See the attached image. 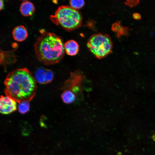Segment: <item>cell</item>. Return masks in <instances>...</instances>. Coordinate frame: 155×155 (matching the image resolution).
Segmentation results:
<instances>
[{
    "label": "cell",
    "instance_id": "ba28073f",
    "mask_svg": "<svg viewBox=\"0 0 155 155\" xmlns=\"http://www.w3.org/2000/svg\"><path fill=\"white\" fill-rule=\"evenodd\" d=\"M13 37L15 40L19 42L24 40L28 36V33L26 28L23 25L16 27L12 32Z\"/></svg>",
    "mask_w": 155,
    "mask_h": 155
},
{
    "label": "cell",
    "instance_id": "52a82bcc",
    "mask_svg": "<svg viewBox=\"0 0 155 155\" xmlns=\"http://www.w3.org/2000/svg\"><path fill=\"white\" fill-rule=\"evenodd\" d=\"M34 78L38 83L46 84L51 82L53 78V73L51 70L43 67L37 69L35 72Z\"/></svg>",
    "mask_w": 155,
    "mask_h": 155
},
{
    "label": "cell",
    "instance_id": "9c48e42d",
    "mask_svg": "<svg viewBox=\"0 0 155 155\" xmlns=\"http://www.w3.org/2000/svg\"><path fill=\"white\" fill-rule=\"evenodd\" d=\"M19 10L22 16H32L34 12L35 7L31 2L26 1L21 3Z\"/></svg>",
    "mask_w": 155,
    "mask_h": 155
},
{
    "label": "cell",
    "instance_id": "6da1fadb",
    "mask_svg": "<svg viewBox=\"0 0 155 155\" xmlns=\"http://www.w3.org/2000/svg\"><path fill=\"white\" fill-rule=\"evenodd\" d=\"M4 84L5 96L18 103L31 100L37 90L36 81L31 72L26 67L18 68L8 73Z\"/></svg>",
    "mask_w": 155,
    "mask_h": 155
},
{
    "label": "cell",
    "instance_id": "7c38bea8",
    "mask_svg": "<svg viewBox=\"0 0 155 155\" xmlns=\"http://www.w3.org/2000/svg\"><path fill=\"white\" fill-rule=\"evenodd\" d=\"M77 97L73 93L67 90H64L61 95L62 101L66 104L72 103L75 102Z\"/></svg>",
    "mask_w": 155,
    "mask_h": 155
},
{
    "label": "cell",
    "instance_id": "277c9868",
    "mask_svg": "<svg viewBox=\"0 0 155 155\" xmlns=\"http://www.w3.org/2000/svg\"><path fill=\"white\" fill-rule=\"evenodd\" d=\"M87 45L90 51L99 59L104 58L111 53L113 46L110 37L101 33L92 35L88 40Z\"/></svg>",
    "mask_w": 155,
    "mask_h": 155
},
{
    "label": "cell",
    "instance_id": "e0dca14e",
    "mask_svg": "<svg viewBox=\"0 0 155 155\" xmlns=\"http://www.w3.org/2000/svg\"><path fill=\"white\" fill-rule=\"evenodd\" d=\"M0 10H1L3 7V1H2L1 0H0Z\"/></svg>",
    "mask_w": 155,
    "mask_h": 155
},
{
    "label": "cell",
    "instance_id": "5bb4252c",
    "mask_svg": "<svg viewBox=\"0 0 155 155\" xmlns=\"http://www.w3.org/2000/svg\"><path fill=\"white\" fill-rule=\"evenodd\" d=\"M70 6L77 10L83 7L85 4L84 0H70L69 2Z\"/></svg>",
    "mask_w": 155,
    "mask_h": 155
},
{
    "label": "cell",
    "instance_id": "3957f363",
    "mask_svg": "<svg viewBox=\"0 0 155 155\" xmlns=\"http://www.w3.org/2000/svg\"><path fill=\"white\" fill-rule=\"evenodd\" d=\"M50 17L53 23L68 31L80 27L82 19L81 14L78 10L67 5L59 6Z\"/></svg>",
    "mask_w": 155,
    "mask_h": 155
},
{
    "label": "cell",
    "instance_id": "8fae6325",
    "mask_svg": "<svg viewBox=\"0 0 155 155\" xmlns=\"http://www.w3.org/2000/svg\"><path fill=\"white\" fill-rule=\"evenodd\" d=\"M112 30L116 32L118 37L122 35L127 36L129 34L130 29L127 27H125L121 24L120 22H117L112 26Z\"/></svg>",
    "mask_w": 155,
    "mask_h": 155
},
{
    "label": "cell",
    "instance_id": "7a4b0ae2",
    "mask_svg": "<svg viewBox=\"0 0 155 155\" xmlns=\"http://www.w3.org/2000/svg\"><path fill=\"white\" fill-rule=\"evenodd\" d=\"M41 33L34 44L37 59L46 65L58 63L63 58L65 52L63 39L53 32Z\"/></svg>",
    "mask_w": 155,
    "mask_h": 155
},
{
    "label": "cell",
    "instance_id": "30bf717a",
    "mask_svg": "<svg viewBox=\"0 0 155 155\" xmlns=\"http://www.w3.org/2000/svg\"><path fill=\"white\" fill-rule=\"evenodd\" d=\"M65 52L69 55L73 56L77 54L79 51L78 43L73 40H69L64 43Z\"/></svg>",
    "mask_w": 155,
    "mask_h": 155
},
{
    "label": "cell",
    "instance_id": "2e32d148",
    "mask_svg": "<svg viewBox=\"0 0 155 155\" xmlns=\"http://www.w3.org/2000/svg\"><path fill=\"white\" fill-rule=\"evenodd\" d=\"M133 18L136 20H140L141 18V15L138 13H135L132 15Z\"/></svg>",
    "mask_w": 155,
    "mask_h": 155
},
{
    "label": "cell",
    "instance_id": "8992f818",
    "mask_svg": "<svg viewBox=\"0 0 155 155\" xmlns=\"http://www.w3.org/2000/svg\"><path fill=\"white\" fill-rule=\"evenodd\" d=\"M16 102L11 98L1 95L0 98V113L3 115L10 114L16 110Z\"/></svg>",
    "mask_w": 155,
    "mask_h": 155
},
{
    "label": "cell",
    "instance_id": "5b68a950",
    "mask_svg": "<svg viewBox=\"0 0 155 155\" xmlns=\"http://www.w3.org/2000/svg\"><path fill=\"white\" fill-rule=\"evenodd\" d=\"M83 79L84 76L80 71L71 72L69 78L64 82L61 89L63 90H70L77 96L82 92V84Z\"/></svg>",
    "mask_w": 155,
    "mask_h": 155
},
{
    "label": "cell",
    "instance_id": "9a60e30c",
    "mask_svg": "<svg viewBox=\"0 0 155 155\" xmlns=\"http://www.w3.org/2000/svg\"><path fill=\"white\" fill-rule=\"evenodd\" d=\"M139 0H127L125 3L130 7H132L137 5L139 2Z\"/></svg>",
    "mask_w": 155,
    "mask_h": 155
},
{
    "label": "cell",
    "instance_id": "4fadbf2b",
    "mask_svg": "<svg viewBox=\"0 0 155 155\" xmlns=\"http://www.w3.org/2000/svg\"><path fill=\"white\" fill-rule=\"evenodd\" d=\"M18 108L19 113L22 114H25L27 113L30 108L29 102L24 101L19 103Z\"/></svg>",
    "mask_w": 155,
    "mask_h": 155
}]
</instances>
